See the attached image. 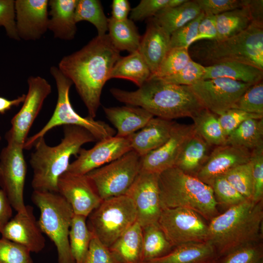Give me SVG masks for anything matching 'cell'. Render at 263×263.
<instances>
[{
    "mask_svg": "<svg viewBox=\"0 0 263 263\" xmlns=\"http://www.w3.org/2000/svg\"><path fill=\"white\" fill-rule=\"evenodd\" d=\"M25 97V94H23L13 100H9L0 96V113H5L13 106H19L20 103L24 102Z\"/></svg>",
    "mask_w": 263,
    "mask_h": 263,
    "instance_id": "cell-57",
    "label": "cell"
},
{
    "mask_svg": "<svg viewBox=\"0 0 263 263\" xmlns=\"http://www.w3.org/2000/svg\"><path fill=\"white\" fill-rule=\"evenodd\" d=\"M117 100L126 105L142 108L154 117L172 119L192 116L205 108L189 86L149 78L135 91L110 89Z\"/></svg>",
    "mask_w": 263,
    "mask_h": 263,
    "instance_id": "cell-2",
    "label": "cell"
},
{
    "mask_svg": "<svg viewBox=\"0 0 263 263\" xmlns=\"http://www.w3.org/2000/svg\"><path fill=\"white\" fill-rule=\"evenodd\" d=\"M94 235L87 224V217L74 214L69 231L70 250L75 263H83Z\"/></svg>",
    "mask_w": 263,
    "mask_h": 263,
    "instance_id": "cell-37",
    "label": "cell"
},
{
    "mask_svg": "<svg viewBox=\"0 0 263 263\" xmlns=\"http://www.w3.org/2000/svg\"><path fill=\"white\" fill-rule=\"evenodd\" d=\"M217 39H224L236 36L245 30L251 24L247 7L244 5L215 16ZM217 40V39H216Z\"/></svg>",
    "mask_w": 263,
    "mask_h": 263,
    "instance_id": "cell-34",
    "label": "cell"
},
{
    "mask_svg": "<svg viewBox=\"0 0 263 263\" xmlns=\"http://www.w3.org/2000/svg\"><path fill=\"white\" fill-rule=\"evenodd\" d=\"M23 105L11 121V127L5 134L7 142L24 145L28 133L39 113L44 101L51 93V86L40 76H30Z\"/></svg>",
    "mask_w": 263,
    "mask_h": 263,
    "instance_id": "cell-13",
    "label": "cell"
},
{
    "mask_svg": "<svg viewBox=\"0 0 263 263\" xmlns=\"http://www.w3.org/2000/svg\"><path fill=\"white\" fill-rule=\"evenodd\" d=\"M170 37L153 18L149 19L138 51L148 65L151 75L156 72L169 50Z\"/></svg>",
    "mask_w": 263,
    "mask_h": 263,
    "instance_id": "cell-23",
    "label": "cell"
},
{
    "mask_svg": "<svg viewBox=\"0 0 263 263\" xmlns=\"http://www.w3.org/2000/svg\"><path fill=\"white\" fill-rule=\"evenodd\" d=\"M83 263H121L109 248L93 236Z\"/></svg>",
    "mask_w": 263,
    "mask_h": 263,
    "instance_id": "cell-50",
    "label": "cell"
},
{
    "mask_svg": "<svg viewBox=\"0 0 263 263\" xmlns=\"http://www.w3.org/2000/svg\"><path fill=\"white\" fill-rule=\"evenodd\" d=\"M158 186L162 209L186 208L209 221L219 214L211 187L175 167L159 174Z\"/></svg>",
    "mask_w": 263,
    "mask_h": 263,
    "instance_id": "cell-5",
    "label": "cell"
},
{
    "mask_svg": "<svg viewBox=\"0 0 263 263\" xmlns=\"http://www.w3.org/2000/svg\"><path fill=\"white\" fill-rule=\"evenodd\" d=\"M218 258L214 246L206 241L175 246L164 256L143 263H214Z\"/></svg>",
    "mask_w": 263,
    "mask_h": 263,
    "instance_id": "cell-25",
    "label": "cell"
},
{
    "mask_svg": "<svg viewBox=\"0 0 263 263\" xmlns=\"http://www.w3.org/2000/svg\"><path fill=\"white\" fill-rule=\"evenodd\" d=\"M12 216V207L5 193L0 189V231Z\"/></svg>",
    "mask_w": 263,
    "mask_h": 263,
    "instance_id": "cell-56",
    "label": "cell"
},
{
    "mask_svg": "<svg viewBox=\"0 0 263 263\" xmlns=\"http://www.w3.org/2000/svg\"><path fill=\"white\" fill-rule=\"evenodd\" d=\"M222 175L244 197L253 200L254 184L250 161L237 166Z\"/></svg>",
    "mask_w": 263,
    "mask_h": 263,
    "instance_id": "cell-39",
    "label": "cell"
},
{
    "mask_svg": "<svg viewBox=\"0 0 263 263\" xmlns=\"http://www.w3.org/2000/svg\"><path fill=\"white\" fill-rule=\"evenodd\" d=\"M159 174L140 171L125 194L133 202L136 210L137 222L142 227L157 223L162 211Z\"/></svg>",
    "mask_w": 263,
    "mask_h": 263,
    "instance_id": "cell-15",
    "label": "cell"
},
{
    "mask_svg": "<svg viewBox=\"0 0 263 263\" xmlns=\"http://www.w3.org/2000/svg\"><path fill=\"white\" fill-rule=\"evenodd\" d=\"M205 15L202 12L197 18L172 33L170 37V48H189L193 43L197 34L198 26Z\"/></svg>",
    "mask_w": 263,
    "mask_h": 263,
    "instance_id": "cell-46",
    "label": "cell"
},
{
    "mask_svg": "<svg viewBox=\"0 0 263 263\" xmlns=\"http://www.w3.org/2000/svg\"><path fill=\"white\" fill-rule=\"evenodd\" d=\"M187 0H169L167 7H174L179 6L185 2Z\"/></svg>",
    "mask_w": 263,
    "mask_h": 263,
    "instance_id": "cell-58",
    "label": "cell"
},
{
    "mask_svg": "<svg viewBox=\"0 0 263 263\" xmlns=\"http://www.w3.org/2000/svg\"><path fill=\"white\" fill-rule=\"evenodd\" d=\"M150 68L140 53L137 51L118 59L111 71L110 78L130 80L138 87L150 77Z\"/></svg>",
    "mask_w": 263,
    "mask_h": 263,
    "instance_id": "cell-31",
    "label": "cell"
},
{
    "mask_svg": "<svg viewBox=\"0 0 263 263\" xmlns=\"http://www.w3.org/2000/svg\"><path fill=\"white\" fill-rule=\"evenodd\" d=\"M95 141L87 129L74 125L64 126L63 137L56 146L48 145L44 137L38 139L29 161L33 190L57 192L58 180L67 171L71 157L78 154L83 145Z\"/></svg>",
    "mask_w": 263,
    "mask_h": 263,
    "instance_id": "cell-3",
    "label": "cell"
},
{
    "mask_svg": "<svg viewBox=\"0 0 263 263\" xmlns=\"http://www.w3.org/2000/svg\"><path fill=\"white\" fill-rule=\"evenodd\" d=\"M188 52L192 60L205 67L237 61L263 70V27L251 24L236 36L203 40L193 45Z\"/></svg>",
    "mask_w": 263,
    "mask_h": 263,
    "instance_id": "cell-6",
    "label": "cell"
},
{
    "mask_svg": "<svg viewBox=\"0 0 263 263\" xmlns=\"http://www.w3.org/2000/svg\"><path fill=\"white\" fill-rule=\"evenodd\" d=\"M15 18V1L0 0V26L4 27L9 38L19 40Z\"/></svg>",
    "mask_w": 263,
    "mask_h": 263,
    "instance_id": "cell-52",
    "label": "cell"
},
{
    "mask_svg": "<svg viewBox=\"0 0 263 263\" xmlns=\"http://www.w3.org/2000/svg\"><path fill=\"white\" fill-rule=\"evenodd\" d=\"M140 158L131 150L86 175L102 200L124 195L140 172Z\"/></svg>",
    "mask_w": 263,
    "mask_h": 263,
    "instance_id": "cell-10",
    "label": "cell"
},
{
    "mask_svg": "<svg viewBox=\"0 0 263 263\" xmlns=\"http://www.w3.org/2000/svg\"><path fill=\"white\" fill-rule=\"evenodd\" d=\"M157 223L173 247L207 240L208 225L199 214L189 209L163 208Z\"/></svg>",
    "mask_w": 263,
    "mask_h": 263,
    "instance_id": "cell-11",
    "label": "cell"
},
{
    "mask_svg": "<svg viewBox=\"0 0 263 263\" xmlns=\"http://www.w3.org/2000/svg\"><path fill=\"white\" fill-rule=\"evenodd\" d=\"M136 222L134 205L126 194L102 200L87 217L94 236L108 248Z\"/></svg>",
    "mask_w": 263,
    "mask_h": 263,
    "instance_id": "cell-9",
    "label": "cell"
},
{
    "mask_svg": "<svg viewBox=\"0 0 263 263\" xmlns=\"http://www.w3.org/2000/svg\"><path fill=\"white\" fill-rule=\"evenodd\" d=\"M108 31L112 42L119 51L132 53L138 51L141 37L133 21L130 19L117 21L109 18Z\"/></svg>",
    "mask_w": 263,
    "mask_h": 263,
    "instance_id": "cell-32",
    "label": "cell"
},
{
    "mask_svg": "<svg viewBox=\"0 0 263 263\" xmlns=\"http://www.w3.org/2000/svg\"><path fill=\"white\" fill-rule=\"evenodd\" d=\"M217 38L215 16L205 15L198 26L193 43L201 40H216Z\"/></svg>",
    "mask_w": 263,
    "mask_h": 263,
    "instance_id": "cell-53",
    "label": "cell"
},
{
    "mask_svg": "<svg viewBox=\"0 0 263 263\" xmlns=\"http://www.w3.org/2000/svg\"><path fill=\"white\" fill-rule=\"evenodd\" d=\"M214 263H263V244H246L217 258Z\"/></svg>",
    "mask_w": 263,
    "mask_h": 263,
    "instance_id": "cell-41",
    "label": "cell"
},
{
    "mask_svg": "<svg viewBox=\"0 0 263 263\" xmlns=\"http://www.w3.org/2000/svg\"><path fill=\"white\" fill-rule=\"evenodd\" d=\"M169 0H142L131 10L130 19L140 21L153 17L159 11L167 7Z\"/></svg>",
    "mask_w": 263,
    "mask_h": 263,
    "instance_id": "cell-51",
    "label": "cell"
},
{
    "mask_svg": "<svg viewBox=\"0 0 263 263\" xmlns=\"http://www.w3.org/2000/svg\"><path fill=\"white\" fill-rule=\"evenodd\" d=\"M77 0H51L48 29L54 37L64 40H71L75 36L76 26L75 10Z\"/></svg>",
    "mask_w": 263,
    "mask_h": 263,
    "instance_id": "cell-26",
    "label": "cell"
},
{
    "mask_svg": "<svg viewBox=\"0 0 263 263\" xmlns=\"http://www.w3.org/2000/svg\"><path fill=\"white\" fill-rule=\"evenodd\" d=\"M75 20L76 23L83 20L90 22L97 29L99 36L106 35L108 31V19L98 0H77Z\"/></svg>",
    "mask_w": 263,
    "mask_h": 263,
    "instance_id": "cell-38",
    "label": "cell"
},
{
    "mask_svg": "<svg viewBox=\"0 0 263 263\" xmlns=\"http://www.w3.org/2000/svg\"><path fill=\"white\" fill-rule=\"evenodd\" d=\"M57 192L70 204L74 214L85 217L102 201L86 175L68 171L59 178Z\"/></svg>",
    "mask_w": 263,
    "mask_h": 263,
    "instance_id": "cell-17",
    "label": "cell"
},
{
    "mask_svg": "<svg viewBox=\"0 0 263 263\" xmlns=\"http://www.w3.org/2000/svg\"><path fill=\"white\" fill-rule=\"evenodd\" d=\"M31 200L39 210L38 222L43 233L56 247L58 263H75L69 239L74 214L70 204L58 192L33 190Z\"/></svg>",
    "mask_w": 263,
    "mask_h": 263,
    "instance_id": "cell-7",
    "label": "cell"
},
{
    "mask_svg": "<svg viewBox=\"0 0 263 263\" xmlns=\"http://www.w3.org/2000/svg\"><path fill=\"white\" fill-rule=\"evenodd\" d=\"M132 150L128 137L112 136L97 141L90 149L81 148L67 171L86 175L119 158Z\"/></svg>",
    "mask_w": 263,
    "mask_h": 263,
    "instance_id": "cell-16",
    "label": "cell"
},
{
    "mask_svg": "<svg viewBox=\"0 0 263 263\" xmlns=\"http://www.w3.org/2000/svg\"><path fill=\"white\" fill-rule=\"evenodd\" d=\"M109 249L121 263H142L141 226L135 223Z\"/></svg>",
    "mask_w": 263,
    "mask_h": 263,
    "instance_id": "cell-29",
    "label": "cell"
},
{
    "mask_svg": "<svg viewBox=\"0 0 263 263\" xmlns=\"http://www.w3.org/2000/svg\"><path fill=\"white\" fill-rule=\"evenodd\" d=\"M108 120L116 130L115 135L128 137L144 127L154 116L144 109L126 105L103 107Z\"/></svg>",
    "mask_w": 263,
    "mask_h": 263,
    "instance_id": "cell-24",
    "label": "cell"
},
{
    "mask_svg": "<svg viewBox=\"0 0 263 263\" xmlns=\"http://www.w3.org/2000/svg\"><path fill=\"white\" fill-rule=\"evenodd\" d=\"M1 237L38 253L45 246V239L31 206L17 212L0 231Z\"/></svg>",
    "mask_w": 263,
    "mask_h": 263,
    "instance_id": "cell-19",
    "label": "cell"
},
{
    "mask_svg": "<svg viewBox=\"0 0 263 263\" xmlns=\"http://www.w3.org/2000/svg\"><path fill=\"white\" fill-rule=\"evenodd\" d=\"M252 85L218 77L202 79L190 87L205 108L219 115L233 108L242 95Z\"/></svg>",
    "mask_w": 263,
    "mask_h": 263,
    "instance_id": "cell-14",
    "label": "cell"
},
{
    "mask_svg": "<svg viewBox=\"0 0 263 263\" xmlns=\"http://www.w3.org/2000/svg\"><path fill=\"white\" fill-rule=\"evenodd\" d=\"M205 15L216 16L242 7L244 0H194Z\"/></svg>",
    "mask_w": 263,
    "mask_h": 263,
    "instance_id": "cell-49",
    "label": "cell"
},
{
    "mask_svg": "<svg viewBox=\"0 0 263 263\" xmlns=\"http://www.w3.org/2000/svg\"><path fill=\"white\" fill-rule=\"evenodd\" d=\"M263 200H247L229 207L210 221L207 241L218 257L263 239Z\"/></svg>",
    "mask_w": 263,
    "mask_h": 263,
    "instance_id": "cell-4",
    "label": "cell"
},
{
    "mask_svg": "<svg viewBox=\"0 0 263 263\" xmlns=\"http://www.w3.org/2000/svg\"><path fill=\"white\" fill-rule=\"evenodd\" d=\"M216 201L226 209L248 200L241 194L223 176L216 177L210 186Z\"/></svg>",
    "mask_w": 263,
    "mask_h": 263,
    "instance_id": "cell-42",
    "label": "cell"
},
{
    "mask_svg": "<svg viewBox=\"0 0 263 263\" xmlns=\"http://www.w3.org/2000/svg\"><path fill=\"white\" fill-rule=\"evenodd\" d=\"M233 108L263 115V80L249 87L240 97Z\"/></svg>",
    "mask_w": 263,
    "mask_h": 263,
    "instance_id": "cell-43",
    "label": "cell"
},
{
    "mask_svg": "<svg viewBox=\"0 0 263 263\" xmlns=\"http://www.w3.org/2000/svg\"><path fill=\"white\" fill-rule=\"evenodd\" d=\"M23 146L8 142L0 153V187L17 212L26 207L24 189L27 174V164Z\"/></svg>",
    "mask_w": 263,
    "mask_h": 263,
    "instance_id": "cell-12",
    "label": "cell"
},
{
    "mask_svg": "<svg viewBox=\"0 0 263 263\" xmlns=\"http://www.w3.org/2000/svg\"><path fill=\"white\" fill-rule=\"evenodd\" d=\"M250 161L254 184L253 201L263 200V144L251 151Z\"/></svg>",
    "mask_w": 263,
    "mask_h": 263,
    "instance_id": "cell-47",
    "label": "cell"
},
{
    "mask_svg": "<svg viewBox=\"0 0 263 263\" xmlns=\"http://www.w3.org/2000/svg\"><path fill=\"white\" fill-rule=\"evenodd\" d=\"M262 144L263 118H251L242 123L226 137L225 145L251 151Z\"/></svg>",
    "mask_w": 263,
    "mask_h": 263,
    "instance_id": "cell-33",
    "label": "cell"
},
{
    "mask_svg": "<svg viewBox=\"0 0 263 263\" xmlns=\"http://www.w3.org/2000/svg\"><path fill=\"white\" fill-rule=\"evenodd\" d=\"M251 151L230 145L215 146L195 177L210 186L217 176L250 161Z\"/></svg>",
    "mask_w": 263,
    "mask_h": 263,
    "instance_id": "cell-21",
    "label": "cell"
},
{
    "mask_svg": "<svg viewBox=\"0 0 263 263\" xmlns=\"http://www.w3.org/2000/svg\"><path fill=\"white\" fill-rule=\"evenodd\" d=\"M251 118H263V115L248 113L235 108L230 109L218 115L219 123L226 137L242 123Z\"/></svg>",
    "mask_w": 263,
    "mask_h": 263,
    "instance_id": "cell-48",
    "label": "cell"
},
{
    "mask_svg": "<svg viewBox=\"0 0 263 263\" xmlns=\"http://www.w3.org/2000/svg\"><path fill=\"white\" fill-rule=\"evenodd\" d=\"M176 122L153 117L128 137L132 150L142 157L162 145L169 138Z\"/></svg>",
    "mask_w": 263,
    "mask_h": 263,
    "instance_id": "cell-22",
    "label": "cell"
},
{
    "mask_svg": "<svg viewBox=\"0 0 263 263\" xmlns=\"http://www.w3.org/2000/svg\"><path fill=\"white\" fill-rule=\"evenodd\" d=\"M131 6L128 0H113L112 4L111 18L117 21L128 19L131 11Z\"/></svg>",
    "mask_w": 263,
    "mask_h": 263,
    "instance_id": "cell-55",
    "label": "cell"
},
{
    "mask_svg": "<svg viewBox=\"0 0 263 263\" xmlns=\"http://www.w3.org/2000/svg\"><path fill=\"white\" fill-rule=\"evenodd\" d=\"M0 263H33L31 252L23 246L1 238Z\"/></svg>",
    "mask_w": 263,
    "mask_h": 263,
    "instance_id": "cell-45",
    "label": "cell"
},
{
    "mask_svg": "<svg viewBox=\"0 0 263 263\" xmlns=\"http://www.w3.org/2000/svg\"><path fill=\"white\" fill-rule=\"evenodd\" d=\"M191 118L196 132L209 145L215 147L226 144V137L223 132L218 115L203 108Z\"/></svg>",
    "mask_w": 263,
    "mask_h": 263,
    "instance_id": "cell-35",
    "label": "cell"
},
{
    "mask_svg": "<svg viewBox=\"0 0 263 263\" xmlns=\"http://www.w3.org/2000/svg\"><path fill=\"white\" fill-rule=\"evenodd\" d=\"M191 59L188 48H170L156 72L150 78H161L174 75L184 68Z\"/></svg>",
    "mask_w": 263,
    "mask_h": 263,
    "instance_id": "cell-40",
    "label": "cell"
},
{
    "mask_svg": "<svg viewBox=\"0 0 263 263\" xmlns=\"http://www.w3.org/2000/svg\"><path fill=\"white\" fill-rule=\"evenodd\" d=\"M120 56V51L106 34L94 37L59 63V70L75 84L91 118L96 116L103 88Z\"/></svg>",
    "mask_w": 263,
    "mask_h": 263,
    "instance_id": "cell-1",
    "label": "cell"
},
{
    "mask_svg": "<svg viewBox=\"0 0 263 263\" xmlns=\"http://www.w3.org/2000/svg\"><path fill=\"white\" fill-rule=\"evenodd\" d=\"M205 67L202 79L227 78L254 84L263 78V70L254 66L237 61H228Z\"/></svg>",
    "mask_w": 263,
    "mask_h": 263,
    "instance_id": "cell-28",
    "label": "cell"
},
{
    "mask_svg": "<svg viewBox=\"0 0 263 263\" xmlns=\"http://www.w3.org/2000/svg\"><path fill=\"white\" fill-rule=\"evenodd\" d=\"M50 72L55 80L58 94L55 110L42 129L27 138L23 145L24 150L31 149L38 139L44 137L52 129L61 125L83 127L89 131L97 141L115 135V130L105 122L78 114L73 109L70 100L69 91L72 82L57 67H52Z\"/></svg>",
    "mask_w": 263,
    "mask_h": 263,
    "instance_id": "cell-8",
    "label": "cell"
},
{
    "mask_svg": "<svg viewBox=\"0 0 263 263\" xmlns=\"http://www.w3.org/2000/svg\"><path fill=\"white\" fill-rule=\"evenodd\" d=\"M211 147L195 132L184 145L174 167L186 174L196 176L206 162Z\"/></svg>",
    "mask_w": 263,
    "mask_h": 263,
    "instance_id": "cell-27",
    "label": "cell"
},
{
    "mask_svg": "<svg viewBox=\"0 0 263 263\" xmlns=\"http://www.w3.org/2000/svg\"><path fill=\"white\" fill-rule=\"evenodd\" d=\"M202 12L194 0H187L179 6L162 9L152 18L171 35L174 31L199 16Z\"/></svg>",
    "mask_w": 263,
    "mask_h": 263,
    "instance_id": "cell-30",
    "label": "cell"
},
{
    "mask_svg": "<svg viewBox=\"0 0 263 263\" xmlns=\"http://www.w3.org/2000/svg\"><path fill=\"white\" fill-rule=\"evenodd\" d=\"M47 0L15 1L16 25L19 38L25 40L39 38L48 29Z\"/></svg>",
    "mask_w": 263,
    "mask_h": 263,
    "instance_id": "cell-20",
    "label": "cell"
},
{
    "mask_svg": "<svg viewBox=\"0 0 263 263\" xmlns=\"http://www.w3.org/2000/svg\"><path fill=\"white\" fill-rule=\"evenodd\" d=\"M1 136L0 135V141L1 140Z\"/></svg>",
    "mask_w": 263,
    "mask_h": 263,
    "instance_id": "cell-59",
    "label": "cell"
},
{
    "mask_svg": "<svg viewBox=\"0 0 263 263\" xmlns=\"http://www.w3.org/2000/svg\"><path fill=\"white\" fill-rule=\"evenodd\" d=\"M205 72V66L191 59L178 73L159 79L170 83L190 86L202 80Z\"/></svg>",
    "mask_w": 263,
    "mask_h": 263,
    "instance_id": "cell-44",
    "label": "cell"
},
{
    "mask_svg": "<svg viewBox=\"0 0 263 263\" xmlns=\"http://www.w3.org/2000/svg\"><path fill=\"white\" fill-rule=\"evenodd\" d=\"M173 248L157 223L142 227V263L164 256Z\"/></svg>",
    "mask_w": 263,
    "mask_h": 263,
    "instance_id": "cell-36",
    "label": "cell"
},
{
    "mask_svg": "<svg viewBox=\"0 0 263 263\" xmlns=\"http://www.w3.org/2000/svg\"><path fill=\"white\" fill-rule=\"evenodd\" d=\"M195 132L193 124L176 122L168 140L159 148L140 158V170L160 174L174 167L184 145Z\"/></svg>",
    "mask_w": 263,
    "mask_h": 263,
    "instance_id": "cell-18",
    "label": "cell"
},
{
    "mask_svg": "<svg viewBox=\"0 0 263 263\" xmlns=\"http://www.w3.org/2000/svg\"><path fill=\"white\" fill-rule=\"evenodd\" d=\"M248 8L251 24L263 27V0H244Z\"/></svg>",
    "mask_w": 263,
    "mask_h": 263,
    "instance_id": "cell-54",
    "label": "cell"
}]
</instances>
